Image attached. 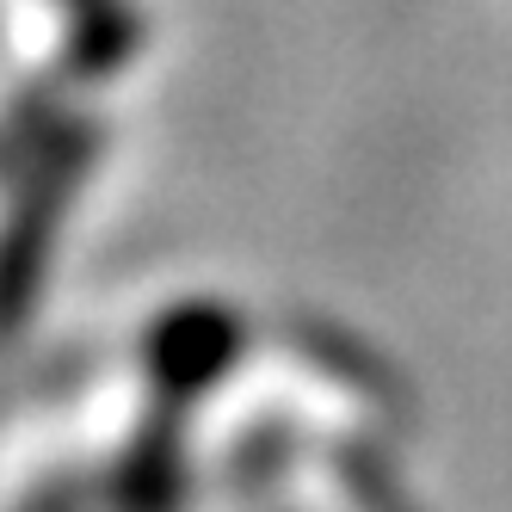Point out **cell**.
<instances>
[{"mask_svg":"<svg viewBox=\"0 0 512 512\" xmlns=\"http://www.w3.org/2000/svg\"><path fill=\"white\" fill-rule=\"evenodd\" d=\"M247 352V321L241 309L216 303V297H186L149 321L142 334V371L161 408H198V401L223 383Z\"/></svg>","mask_w":512,"mask_h":512,"instance_id":"2","label":"cell"},{"mask_svg":"<svg viewBox=\"0 0 512 512\" xmlns=\"http://www.w3.org/2000/svg\"><path fill=\"white\" fill-rule=\"evenodd\" d=\"M93 155H99V124L56 118L44 149L13 173V204L0 216V346L38 315L44 278L56 260V229L75 204V186L87 179Z\"/></svg>","mask_w":512,"mask_h":512,"instance_id":"1","label":"cell"},{"mask_svg":"<svg viewBox=\"0 0 512 512\" xmlns=\"http://www.w3.org/2000/svg\"><path fill=\"white\" fill-rule=\"evenodd\" d=\"M142 50V13L130 0H81L68 19V44H62V75L75 81H105Z\"/></svg>","mask_w":512,"mask_h":512,"instance_id":"4","label":"cell"},{"mask_svg":"<svg viewBox=\"0 0 512 512\" xmlns=\"http://www.w3.org/2000/svg\"><path fill=\"white\" fill-rule=\"evenodd\" d=\"M179 408H149L142 432L124 445V457L112 463V512H179L186 506V438H179Z\"/></svg>","mask_w":512,"mask_h":512,"instance_id":"3","label":"cell"},{"mask_svg":"<svg viewBox=\"0 0 512 512\" xmlns=\"http://www.w3.org/2000/svg\"><path fill=\"white\" fill-rule=\"evenodd\" d=\"M68 7H81V0H68Z\"/></svg>","mask_w":512,"mask_h":512,"instance_id":"5","label":"cell"}]
</instances>
